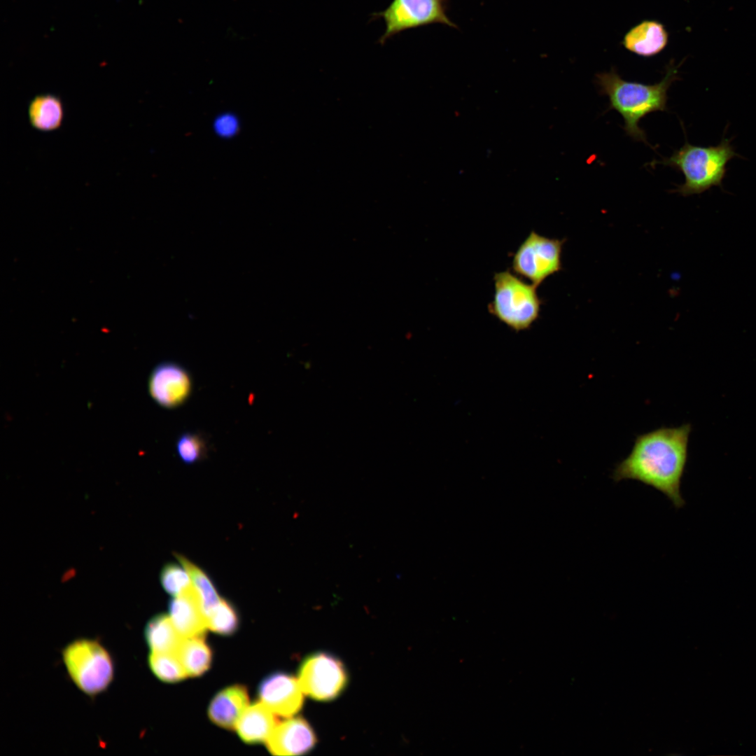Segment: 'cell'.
<instances>
[{
    "mask_svg": "<svg viewBox=\"0 0 756 756\" xmlns=\"http://www.w3.org/2000/svg\"><path fill=\"white\" fill-rule=\"evenodd\" d=\"M691 429L689 424L662 426L638 435L629 454L615 466L612 478L640 482L662 493L676 508L683 507L680 484Z\"/></svg>",
    "mask_w": 756,
    "mask_h": 756,
    "instance_id": "6da1fadb",
    "label": "cell"
},
{
    "mask_svg": "<svg viewBox=\"0 0 756 756\" xmlns=\"http://www.w3.org/2000/svg\"><path fill=\"white\" fill-rule=\"evenodd\" d=\"M678 79V66L671 62L663 79L652 85L624 80L614 69L598 74L596 82L601 93L608 97L610 108L617 111L624 118L626 134L634 140L648 144L645 133L639 127V122L649 113L666 110L667 92Z\"/></svg>",
    "mask_w": 756,
    "mask_h": 756,
    "instance_id": "7a4b0ae2",
    "label": "cell"
},
{
    "mask_svg": "<svg viewBox=\"0 0 756 756\" xmlns=\"http://www.w3.org/2000/svg\"><path fill=\"white\" fill-rule=\"evenodd\" d=\"M738 154L729 139L723 138L716 146H699L687 141L673 155L656 163L682 173L685 182L673 192L682 196L701 194L713 187H722L729 162Z\"/></svg>",
    "mask_w": 756,
    "mask_h": 756,
    "instance_id": "3957f363",
    "label": "cell"
},
{
    "mask_svg": "<svg viewBox=\"0 0 756 756\" xmlns=\"http://www.w3.org/2000/svg\"><path fill=\"white\" fill-rule=\"evenodd\" d=\"M494 293L489 312L516 332L529 329L540 316L542 300L536 286L509 270L493 276Z\"/></svg>",
    "mask_w": 756,
    "mask_h": 756,
    "instance_id": "277c9868",
    "label": "cell"
},
{
    "mask_svg": "<svg viewBox=\"0 0 756 756\" xmlns=\"http://www.w3.org/2000/svg\"><path fill=\"white\" fill-rule=\"evenodd\" d=\"M62 657L69 678L84 694L95 696L106 691L114 678L110 652L97 640L78 638L67 644Z\"/></svg>",
    "mask_w": 756,
    "mask_h": 756,
    "instance_id": "5b68a950",
    "label": "cell"
},
{
    "mask_svg": "<svg viewBox=\"0 0 756 756\" xmlns=\"http://www.w3.org/2000/svg\"><path fill=\"white\" fill-rule=\"evenodd\" d=\"M446 10L447 0H392L385 10L372 14V19L382 18L386 25L378 42L384 45L402 31L432 24L456 27Z\"/></svg>",
    "mask_w": 756,
    "mask_h": 756,
    "instance_id": "8992f818",
    "label": "cell"
},
{
    "mask_svg": "<svg viewBox=\"0 0 756 756\" xmlns=\"http://www.w3.org/2000/svg\"><path fill=\"white\" fill-rule=\"evenodd\" d=\"M564 243L565 239H551L531 231L513 255V272L538 287L547 277L561 270Z\"/></svg>",
    "mask_w": 756,
    "mask_h": 756,
    "instance_id": "52a82bcc",
    "label": "cell"
},
{
    "mask_svg": "<svg viewBox=\"0 0 756 756\" xmlns=\"http://www.w3.org/2000/svg\"><path fill=\"white\" fill-rule=\"evenodd\" d=\"M298 680L304 694L319 701H328L338 697L348 682L346 669L337 657L317 652L302 662Z\"/></svg>",
    "mask_w": 756,
    "mask_h": 756,
    "instance_id": "ba28073f",
    "label": "cell"
},
{
    "mask_svg": "<svg viewBox=\"0 0 756 756\" xmlns=\"http://www.w3.org/2000/svg\"><path fill=\"white\" fill-rule=\"evenodd\" d=\"M299 681L285 672L265 677L258 687L259 699L276 715L289 718L298 713L304 702Z\"/></svg>",
    "mask_w": 756,
    "mask_h": 756,
    "instance_id": "9c48e42d",
    "label": "cell"
},
{
    "mask_svg": "<svg viewBox=\"0 0 756 756\" xmlns=\"http://www.w3.org/2000/svg\"><path fill=\"white\" fill-rule=\"evenodd\" d=\"M192 380L188 372L180 365L164 362L152 370L148 379L151 398L162 407L174 408L183 403L189 397Z\"/></svg>",
    "mask_w": 756,
    "mask_h": 756,
    "instance_id": "30bf717a",
    "label": "cell"
},
{
    "mask_svg": "<svg viewBox=\"0 0 756 756\" xmlns=\"http://www.w3.org/2000/svg\"><path fill=\"white\" fill-rule=\"evenodd\" d=\"M316 743L312 727L302 717L278 723L265 742L269 752L274 755H303L312 750Z\"/></svg>",
    "mask_w": 756,
    "mask_h": 756,
    "instance_id": "8fae6325",
    "label": "cell"
},
{
    "mask_svg": "<svg viewBox=\"0 0 756 756\" xmlns=\"http://www.w3.org/2000/svg\"><path fill=\"white\" fill-rule=\"evenodd\" d=\"M169 612L183 638L205 636L206 620L192 587L169 601Z\"/></svg>",
    "mask_w": 756,
    "mask_h": 756,
    "instance_id": "7c38bea8",
    "label": "cell"
},
{
    "mask_svg": "<svg viewBox=\"0 0 756 756\" xmlns=\"http://www.w3.org/2000/svg\"><path fill=\"white\" fill-rule=\"evenodd\" d=\"M249 704L246 686L233 685L219 691L208 707V716L217 726L232 730Z\"/></svg>",
    "mask_w": 756,
    "mask_h": 756,
    "instance_id": "4fadbf2b",
    "label": "cell"
},
{
    "mask_svg": "<svg viewBox=\"0 0 756 756\" xmlns=\"http://www.w3.org/2000/svg\"><path fill=\"white\" fill-rule=\"evenodd\" d=\"M277 724V718L267 706L255 702L244 710L235 729L244 743L255 745L265 743Z\"/></svg>",
    "mask_w": 756,
    "mask_h": 756,
    "instance_id": "5bb4252c",
    "label": "cell"
},
{
    "mask_svg": "<svg viewBox=\"0 0 756 756\" xmlns=\"http://www.w3.org/2000/svg\"><path fill=\"white\" fill-rule=\"evenodd\" d=\"M668 33L655 20H644L632 27L624 36L622 44L628 50L643 57H652L664 49Z\"/></svg>",
    "mask_w": 756,
    "mask_h": 756,
    "instance_id": "9a60e30c",
    "label": "cell"
},
{
    "mask_svg": "<svg viewBox=\"0 0 756 756\" xmlns=\"http://www.w3.org/2000/svg\"><path fill=\"white\" fill-rule=\"evenodd\" d=\"M28 118L31 127L40 132L59 129L63 122V102L56 94L44 93L36 95L28 104Z\"/></svg>",
    "mask_w": 756,
    "mask_h": 756,
    "instance_id": "2e32d148",
    "label": "cell"
},
{
    "mask_svg": "<svg viewBox=\"0 0 756 756\" xmlns=\"http://www.w3.org/2000/svg\"><path fill=\"white\" fill-rule=\"evenodd\" d=\"M144 637L150 652L176 654L183 639L169 615L161 613L146 623Z\"/></svg>",
    "mask_w": 756,
    "mask_h": 756,
    "instance_id": "e0dca14e",
    "label": "cell"
},
{
    "mask_svg": "<svg viewBox=\"0 0 756 756\" xmlns=\"http://www.w3.org/2000/svg\"><path fill=\"white\" fill-rule=\"evenodd\" d=\"M188 676L199 677L212 662V651L205 636L183 638L176 653Z\"/></svg>",
    "mask_w": 756,
    "mask_h": 756,
    "instance_id": "ac0fdd59",
    "label": "cell"
},
{
    "mask_svg": "<svg viewBox=\"0 0 756 756\" xmlns=\"http://www.w3.org/2000/svg\"><path fill=\"white\" fill-rule=\"evenodd\" d=\"M176 557L190 577L192 587L206 620L208 615L218 604L221 598L213 582L204 570L181 554H176Z\"/></svg>",
    "mask_w": 756,
    "mask_h": 756,
    "instance_id": "d6986e66",
    "label": "cell"
},
{
    "mask_svg": "<svg viewBox=\"0 0 756 756\" xmlns=\"http://www.w3.org/2000/svg\"><path fill=\"white\" fill-rule=\"evenodd\" d=\"M148 663L153 673L162 682L175 683L188 677L176 654L150 652Z\"/></svg>",
    "mask_w": 756,
    "mask_h": 756,
    "instance_id": "ffe728a7",
    "label": "cell"
},
{
    "mask_svg": "<svg viewBox=\"0 0 756 756\" xmlns=\"http://www.w3.org/2000/svg\"><path fill=\"white\" fill-rule=\"evenodd\" d=\"M207 628L220 635L231 636L239 626V617L234 606L221 598L206 617Z\"/></svg>",
    "mask_w": 756,
    "mask_h": 756,
    "instance_id": "44dd1931",
    "label": "cell"
},
{
    "mask_svg": "<svg viewBox=\"0 0 756 756\" xmlns=\"http://www.w3.org/2000/svg\"><path fill=\"white\" fill-rule=\"evenodd\" d=\"M160 582L167 593L176 596L192 587L186 569L176 564L165 565L160 573Z\"/></svg>",
    "mask_w": 756,
    "mask_h": 756,
    "instance_id": "7402d4cb",
    "label": "cell"
},
{
    "mask_svg": "<svg viewBox=\"0 0 756 756\" xmlns=\"http://www.w3.org/2000/svg\"><path fill=\"white\" fill-rule=\"evenodd\" d=\"M205 443L197 434L186 433L181 435L176 444L177 454L184 463L191 464L201 459L205 452Z\"/></svg>",
    "mask_w": 756,
    "mask_h": 756,
    "instance_id": "603a6c76",
    "label": "cell"
},
{
    "mask_svg": "<svg viewBox=\"0 0 756 756\" xmlns=\"http://www.w3.org/2000/svg\"><path fill=\"white\" fill-rule=\"evenodd\" d=\"M238 128V122L236 118L229 114L219 116L215 122V130L217 133L223 136H230L236 133Z\"/></svg>",
    "mask_w": 756,
    "mask_h": 756,
    "instance_id": "cb8c5ba5",
    "label": "cell"
}]
</instances>
